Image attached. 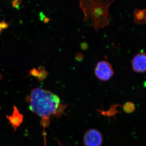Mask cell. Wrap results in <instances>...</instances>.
<instances>
[{
    "label": "cell",
    "instance_id": "obj_1",
    "mask_svg": "<svg viewBox=\"0 0 146 146\" xmlns=\"http://www.w3.org/2000/svg\"><path fill=\"white\" fill-rule=\"evenodd\" d=\"M27 100L29 104L30 110L42 117L41 124L45 127L49 125L51 116L58 119L61 115H67L64 110L68 104H60L59 97L48 90L33 89Z\"/></svg>",
    "mask_w": 146,
    "mask_h": 146
},
{
    "label": "cell",
    "instance_id": "obj_2",
    "mask_svg": "<svg viewBox=\"0 0 146 146\" xmlns=\"http://www.w3.org/2000/svg\"><path fill=\"white\" fill-rule=\"evenodd\" d=\"M115 0H80V7L84 14V21L91 20V25L97 31L109 26V8Z\"/></svg>",
    "mask_w": 146,
    "mask_h": 146
},
{
    "label": "cell",
    "instance_id": "obj_3",
    "mask_svg": "<svg viewBox=\"0 0 146 146\" xmlns=\"http://www.w3.org/2000/svg\"><path fill=\"white\" fill-rule=\"evenodd\" d=\"M95 75L102 81H107L112 78L114 72L111 64L105 60L97 63L95 69Z\"/></svg>",
    "mask_w": 146,
    "mask_h": 146
},
{
    "label": "cell",
    "instance_id": "obj_4",
    "mask_svg": "<svg viewBox=\"0 0 146 146\" xmlns=\"http://www.w3.org/2000/svg\"><path fill=\"white\" fill-rule=\"evenodd\" d=\"M103 141L102 134L96 129L86 131L84 135L83 142L84 146H101Z\"/></svg>",
    "mask_w": 146,
    "mask_h": 146
},
{
    "label": "cell",
    "instance_id": "obj_5",
    "mask_svg": "<svg viewBox=\"0 0 146 146\" xmlns=\"http://www.w3.org/2000/svg\"><path fill=\"white\" fill-rule=\"evenodd\" d=\"M131 63L132 70L135 72L143 73L145 72L146 53H138L133 58Z\"/></svg>",
    "mask_w": 146,
    "mask_h": 146
},
{
    "label": "cell",
    "instance_id": "obj_6",
    "mask_svg": "<svg viewBox=\"0 0 146 146\" xmlns=\"http://www.w3.org/2000/svg\"><path fill=\"white\" fill-rule=\"evenodd\" d=\"M7 118L9 120L11 126L13 127L14 131H16L17 128L20 126L23 121V115L19 112L18 108L15 106H13V110L12 115L11 116L7 115Z\"/></svg>",
    "mask_w": 146,
    "mask_h": 146
},
{
    "label": "cell",
    "instance_id": "obj_7",
    "mask_svg": "<svg viewBox=\"0 0 146 146\" xmlns=\"http://www.w3.org/2000/svg\"><path fill=\"white\" fill-rule=\"evenodd\" d=\"M134 22L139 25L146 23V9H135L133 12Z\"/></svg>",
    "mask_w": 146,
    "mask_h": 146
},
{
    "label": "cell",
    "instance_id": "obj_8",
    "mask_svg": "<svg viewBox=\"0 0 146 146\" xmlns=\"http://www.w3.org/2000/svg\"><path fill=\"white\" fill-rule=\"evenodd\" d=\"M118 106H121L119 104H112L109 110H107V111L98 110H97V111L100 112V114L104 115V116H107L108 117L114 116V117L115 118V114H117V113L121 112L117 110V107Z\"/></svg>",
    "mask_w": 146,
    "mask_h": 146
},
{
    "label": "cell",
    "instance_id": "obj_9",
    "mask_svg": "<svg viewBox=\"0 0 146 146\" xmlns=\"http://www.w3.org/2000/svg\"><path fill=\"white\" fill-rule=\"evenodd\" d=\"M124 112L127 114L133 113L136 109L135 104L132 102H127L123 106Z\"/></svg>",
    "mask_w": 146,
    "mask_h": 146
},
{
    "label": "cell",
    "instance_id": "obj_10",
    "mask_svg": "<svg viewBox=\"0 0 146 146\" xmlns=\"http://www.w3.org/2000/svg\"><path fill=\"white\" fill-rule=\"evenodd\" d=\"M37 70L39 72V76L37 78L38 81L44 80L47 76V73L45 70L44 68L42 66H40Z\"/></svg>",
    "mask_w": 146,
    "mask_h": 146
},
{
    "label": "cell",
    "instance_id": "obj_11",
    "mask_svg": "<svg viewBox=\"0 0 146 146\" xmlns=\"http://www.w3.org/2000/svg\"><path fill=\"white\" fill-rule=\"evenodd\" d=\"M23 0H12V5L14 8L19 9Z\"/></svg>",
    "mask_w": 146,
    "mask_h": 146
},
{
    "label": "cell",
    "instance_id": "obj_12",
    "mask_svg": "<svg viewBox=\"0 0 146 146\" xmlns=\"http://www.w3.org/2000/svg\"><path fill=\"white\" fill-rule=\"evenodd\" d=\"M8 27V24L4 21H3L2 22H1L0 23V34L1 33L3 30L7 29Z\"/></svg>",
    "mask_w": 146,
    "mask_h": 146
},
{
    "label": "cell",
    "instance_id": "obj_13",
    "mask_svg": "<svg viewBox=\"0 0 146 146\" xmlns=\"http://www.w3.org/2000/svg\"><path fill=\"white\" fill-rule=\"evenodd\" d=\"M29 74L33 76H36L37 78L39 76V72H38V70H36L35 68H33L30 71Z\"/></svg>",
    "mask_w": 146,
    "mask_h": 146
},
{
    "label": "cell",
    "instance_id": "obj_14",
    "mask_svg": "<svg viewBox=\"0 0 146 146\" xmlns=\"http://www.w3.org/2000/svg\"><path fill=\"white\" fill-rule=\"evenodd\" d=\"M3 78L2 76L1 75V74H0V81H1V80Z\"/></svg>",
    "mask_w": 146,
    "mask_h": 146
},
{
    "label": "cell",
    "instance_id": "obj_15",
    "mask_svg": "<svg viewBox=\"0 0 146 146\" xmlns=\"http://www.w3.org/2000/svg\"><path fill=\"white\" fill-rule=\"evenodd\" d=\"M58 143H59V144H60V146H63L62 145H61V144H60V142H59V141H58Z\"/></svg>",
    "mask_w": 146,
    "mask_h": 146
},
{
    "label": "cell",
    "instance_id": "obj_16",
    "mask_svg": "<svg viewBox=\"0 0 146 146\" xmlns=\"http://www.w3.org/2000/svg\"></svg>",
    "mask_w": 146,
    "mask_h": 146
}]
</instances>
